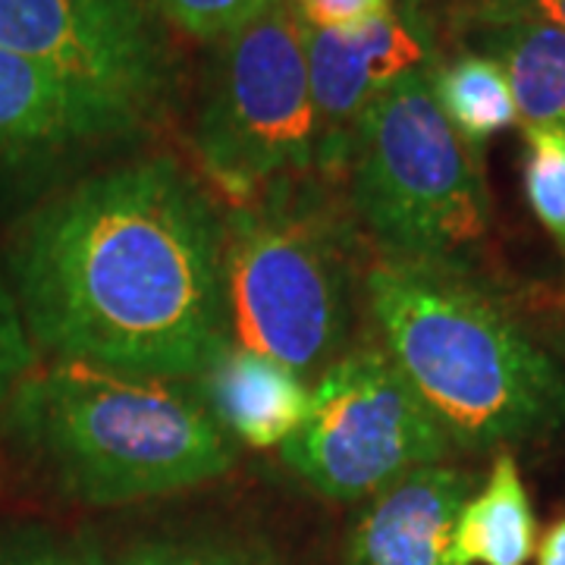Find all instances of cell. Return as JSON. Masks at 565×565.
I'll return each instance as SVG.
<instances>
[{"label": "cell", "mask_w": 565, "mask_h": 565, "mask_svg": "<svg viewBox=\"0 0 565 565\" xmlns=\"http://www.w3.org/2000/svg\"><path fill=\"white\" fill-rule=\"evenodd\" d=\"M199 386L223 430L255 449L286 444L311 408V393L296 371L236 343L204 367Z\"/></svg>", "instance_id": "12"}, {"label": "cell", "mask_w": 565, "mask_h": 565, "mask_svg": "<svg viewBox=\"0 0 565 565\" xmlns=\"http://www.w3.org/2000/svg\"><path fill=\"white\" fill-rule=\"evenodd\" d=\"M481 54L503 66L519 122L565 129V32L537 20H500L468 25Z\"/></svg>", "instance_id": "14"}, {"label": "cell", "mask_w": 565, "mask_h": 565, "mask_svg": "<svg viewBox=\"0 0 565 565\" xmlns=\"http://www.w3.org/2000/svg\"><path fill=\"white\" fill-rule=\"evenodd\" d=\"M226 308L233 343L308 381L330 364L352 318L349 270L330 226L302 207H239L226 217Z\"/></svg>", "instance_id": "5"}, {"label": "cell", "mask_w": 565, "mask_h": 565, "mask_svg": "<svg viewBox=\"0 0 565 565\" xmlns=\"http://www.w3.org/2000/svg\"><path fill=\"white\" fill-rule=\"evenodd\" d=\"M0 47L158 114L173 85L170 44L148 0H0Z\"/></svg>", "instance_id": "8"}, {"label": "cell", "mask_w": 565, "mask_h": 565, "mask_svg": "<svg viewBox=\"0 0 565 565\" xmlns=\"http://www.w3.org/2000/svg\"><path fill=\"white\" fill-rule=\"evenodd\" d=\"M534 556H537V565H565V515L546 527L544 541Z\"/></svg>", "instance_id": "23"}, {"label": "cell", "mask_w": 565, "mask_h": 565, "mask_svg": "<svg viewBox=\"0 0 565 565\" xmlns=\"http://www.w3.org/2000/svg\"><path fill=\"white\" fill-rule=\"evenodd\" d=\"M352 202L393 258L456 264L490 233V195L475 148L449 126L427 70L399 79L355 129Z\"/></svg>", "instance_id": "4"}, {"label": "cell", "mask_w": 565, "mask_h": 565, "mask_svg": "<svg viewBox=\"0 0 565 565\" xmlns=\"http://www.w3.org/2000/svg\"><path fill=\"white\" fill-rule=\"evenodd\" d=\"M305 57L318 114V163L345 167L367 107L412 73L437 63L430 29L415 7L345 32L305 29Z\"/></svg>", "instance_id": "9"}, {"label": "cell", "mask_w": 565, "mask_h": 565, "mask_svg": "<svg viewBox=\"0 0 565 565\" xmlns=\"http://www.w3.org/2000/svg\"><path fill=\"white\" fill-rule=\"evenodd\" d=\"M104 565H282L262 541L233 534H151L120 546Z\"/></svg>", "instance_id": "16"}, {"label": "cell", "mask_w": 565, "mask_h": 565, "mask_svg": "<svg viewBox=\"0 0 565 565\" xmlns=\"http://www.w3.org/2000/svg\"><path fill=\"white\" fill-rule=\"evenodd\" d=\"M478 490L471 471L422 465L374 493L352 525L345 565H456L452 531Z\"/></svg>", "instance_id": "11"}, {"label": "cell", "mask_w": 565, "mask_h": 565, "mask_svg": "<svg viewBox=\"0 0 565 565\" xmlns=\"http://www.w3.org/2000/svg\"><path fill=\"white\" fill-rule=\"evenodd\" d=\"M522 182L527 207L565 262V129L525 126Z\"/></svg>", "instance_id": "17"}, {"label": "cell", "mask_w": 565, "mask_h": 565, "mask_svg": "<svg viewBox=\"0 0 565 565\" xmlns=\"http://www.w3.org/2000/svg\"><path fill=\"white\" fill-rule=\"evenodd\" d=\"M3 418L51 484L85 505L170 497L236 462V440L202 396L76 359L35 364Z\"/></svg>", "instance_id": "3"}, {"label": "cell", "mask_w": 565, "mask_h": 565, "mask_svg": "<svg viewBox=\"0 0 565 565\" xmlns=\"http://www.w3.org/2000/svg\"><path fill=\"white\" fill-rule=\"evenodd\" d=\"M0 565H104V556L88 537H61L32 525L0 531Z\"/></svg>", "instance_id": "19"}, {"label": "cell", "mask_w": 565, "mask_h": 565, "mask_svg": "<svg viewBox=\"0 0 565 565\" xmlns=\"http://www.w3.org/2000/svg\"><path fill=\"white\" fill-rule=\"evenodd\" d=\"M35 364H39L35 343L25 330L13 286L0 270V415L7 412L22 381L35 371Z\"/></svg>", "instance_id": "20"}, {"label": "cell", "mask_w": 565, "mask_h": 565, "mask_svg": "<svg viewBox=\"0 0 565 565\" xmlns=\"http://www.w3.org/2000/svg\"><path fill=\"white\" fill-rule=\"evenodd\" d=\"M462 25L500 20H537L565 32V0H462Z\"/></svg>", "instance_id": "22"}, {"label": "cell", "mask_w": 565, "mask_h": 565, "mask_svg": "<svg viewBox=\"0 0 565 565\" xmlns=\"http://www.w3.org/2000/svg\"><path fill=\"white\" fill-rule=\"evenodd\" d=\"M537 553V519L522 468L500 452L481 490L465 500L452 531L456 565H527Z\"/></svg>", "instance_id": "13"}, {"label": "cell", "mask_w": 565, "mask_h": 565, "mask_svg": "<svg viewBox=\"0 0 565 565\" xmlns=\"http://www.w3.org/2000/svg\"><path fill=\"white\" fill-rule=\"evenodd\" d=\"M305 29L315 32H345L364 22L386 17L396 0H289Z\"/></svg>", "instance_id": "21"}, {"label": "cell", "mask_w": 565, "mask_h": 565, "mask_svg": "<svg viewBox=\"0 0 565 565\" xmlns=\"http://www.w3.org/2000/svg\"><path fill=\"white\" fill-rule=\"evenodd\" d=\"M151 10L199 41H221L280 0H148Z\"/></svg>", "instance_id": "18"}, {"label": "cell", "mask_w": 565, "mask_h": 565, "mask_svg": "<svg viewBox=\"0 0 565 565\" xmlns=\"http://www.w3.org/2000/svg\"><path fill=\"white\" fill-rule=\"evenodd\" d=\"M195 148L233 199H252L267 182L318 163L305 25L289 0L217 41Z\"/></svg>", "instance_id": "6"}, {"label": "cell", "mask_w": 565, "mask_h": 565, "mask_svg": "<svg viewBox=\"0 0 565 565\" xmlns=\"http://www.w3.org/2000/svg\"><path fill=\"white\" fill-rule=\"evenodd\" d=\"M384 352L459 449L565 430V371L452 264L386 255L364 277Z\"/></svg>", "instance_id": "2"}, {"label": "cell", "mask_w": 565, "mask_h": 565, "mask_svg": "<svg viewBox=\"0 0 565 565\" xmlns=\"http://www.w3.org/2000/svg\"><path fill=\"white\" fill-rule=\"evenodd\" d=\"M226 221L177 158L117 163L22 221L10 286L32 343L139 374L199 377L233 345Z\"/></svg>", "instance_id": "1"}, {"label": "cell", "mask_w": 565, "mask_h": 565, "mask_svg": "<svg viewBox=\"0 0 565 565\" xmlns=\"http://www.w3.org/2000/svg\"><path fill=\"white\" fill-rule=\"evenodd\" d=\"M145 114L88 82L0 47V161L61 158L139 132Z\"/></svg>", "instance_id": "10"}, {"label": "cell", "mask_w": 565, "mask_h": 565, "mask_svg": "<svg viewBox=\"0 0 565 565\" xmlns=\"http://www.w3.org/2000/svg\"><path fill=\"white\" fill-rule=\"evenodd\" d=\"M427 82L449 126L471 148H481L487 139L519 126L503 66L481 51H465L446 63L437 61L427 70Z\"/></svg>", "instance_id": "15"}, {"label": "cell", "mask_w": 565, "mask_h": 565, "mask_svg": "<svg viewBox=\"0 0 565 565\" xmlns=\"http://www.w3.org/2000/svg\"><path fill=\"white\" fill-rule=\"evenodd\" d=\"M449 449L384 345L367 343L318 374L308 418L280 459L323 500L359 503L412 468L444 462Z\"/></svg>", "instance_id": "7"}, {"label": "cell", "mask_w": 565, "mask_h": 565, "mask_svg": "<svg viewBox=\"0 0 565 565\" xmlns=\"http://www.w3.org/2000/svg\"><path fill=\"white\" fill-rule=\"evenodd\" d=\"M563 355H565V340H563Z\"/></svg>", "instance_id": "24"}]
</instances>
